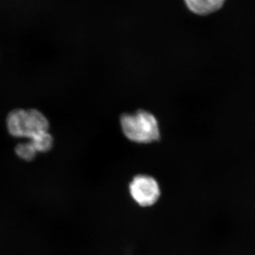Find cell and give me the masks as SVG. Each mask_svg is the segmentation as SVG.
Wrapping results in <instances>:
<instances>
[{"instance_id": "cell-1", "label": "cell", "mask_w": 255, "mask_h": 255, "mask_svg": "<svg viewBox=\"0 0 255 255\" xmlns=\"http://www.w3.org/2000/svg\"><path fill=\"white\" fill-rule=\"evenodd\" d=\"M121 127L125 136L137 143L156 141L160 136L157 119L146 111L124 114L121 118Z\"/></svg>"}, {"instance_id": "cell-2", "label": "cell", "mask_w": 255, "mask_h": 255, "mask_svg": "<svg viewBox=\"0 0 255 255\" xmlns=\"http://www.w3.org/2000/svg\"><path fill=\"white\" fill-rule=\"evenodd\" d=\"M128 189L132 200L142 207L153 206L160 197L159 183L155 178L146 174H139L132 178Z\"/></svg>"}, {"instance_id": "cell-3", "label": "cell", "mask_w": 255, "mask_h": 255, "mask_svg": "<svg viewBox=\"0 0 255 255\" xmlns=\"http://www.w3.org/2000/svg\"><path fill=\"white\" fill-rule=\"evenodd\" d=\"M6 127L12 137L29 138L32 132L29 109H16L11 111L6 117Z\"/></svg>"}, {"instance_id": "cell-4", "label": "cell", "mask_w": 255, "mask_h": 255, "mask_svg": "<svg viewBox=\"0 0 255 255\" xmlns=\"http://www.w3.org/2000/svg\"><path fill=\"white\" fill-rule=\"evenodd\" d=\"M226 0H184L188 9L191 12L200 16H206L219 11Z\"/></svg>"}, {"instance_id": "cell-5", "label": "cell", "mask_w": 255, "mask_h": 255, "mask_svg": "<svg viewBox=\"0 0 255 255\" xmlns=\"http://www.w3.org/2000/svg\"><path fill=\"white\" fill-rule=\"evenodd\" d=\"M34 147L36 152L45 153L51 150L53 145V138L49 131L41 132L28 140Z\"/></svg>"}, {"instance_id": "cell-6", "label": "cell", "mask_w": 255, "mask_h": 255, "mask_svg": "<svg viewBox=\"0 0 255 255\" xmlns=\"http://www.w3.org/2000/svg\"><path fill=\"white\" fill-rule=\"evenodd\" d=\"M15 152L18 157L27 162L33 160L38 154L30 141L18 143L15 147Z\"/></svg>"}]
</instances>
